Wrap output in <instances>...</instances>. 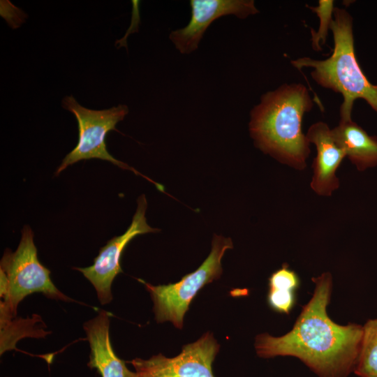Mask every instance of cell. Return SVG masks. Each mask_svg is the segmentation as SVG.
I'll return each mask as SVG.
<instances>
[{
  "label": "cell",
  "mask_w": 377,
  "mask_h": 377,
  "mask_svg": "<svg viewBox=\"0 0 377 377\" xmlns=\"http://www.w3.org/2000/svg\"><path fill=\"white\" fill-rule=\"evenodd\" d=\"M312 280L316 284L313 296L292 330L279 337L258 334L255 343L257 355L264 358L293 356L320 377H346L354 371L358 360L362 326L340 325L327 316L332 284L330 273Z\"/></svg>",
  "instance_id": "cell-1"
},
{
  "label": "cell",
  "mask_w": 377,
  "mask_h": 377,
  "mask_svg": "<svg viewBox=\"0 0 377 377\" xmlns=\"http://www.w3.org/2000/svg\"><path fill=\"white\" fill-rule=\"evenodd\" d=\"M313 105L301 83L285 84L264 94L251 111L249 131L256 146L282 163L304 170L310 143L302 131V118Z\"/></svg>",
  "instance_id": "cell-2"
},
{
  "label": "cell",
  "mask_w": 377,
  "mask_h": 377,
  "mask_svg": "<svg viewBox=\"0 0 377 377\" xmlns=\"http://www.w3.org/2000/svg\"><path fill=\"white\" fill-rule=\"evenodd\" d=\"M334 48L332 54L323 60L310 57L290 61L298 70L312 68L311 75L324 88L340 93L343 101L340 106V120H351L354 101L365 100L377 112V84H371L361 69L355 54L353 18L343 8L334 7L330 26Z\"/></svg>",
  "instance_id": "cell-3"
},
{
  "label": "cell",
  "mask_w": 377,
  "mask_h": 377,
  "mask_svg": "<svg viewBox=\"0 0 377 377\" xmlns=\"http://www.w3.org/2000/svg\"><path fill=\"white\" fill-rule=\"evenodd\" d=\"M50 271L38 260L31 228L25 226L17 249L4 251L0 263V316L15 317L20 302L29 295L41 293L48 298L74 301L51 281Z\"/></svg>",
  "instance_id": "cell-4"
},
{
  "label": "cell",
  "mask_w": 377,
  "mask_h": 377,
  "mask_svg": "<svg viewBox=\"0 0 377 377\" xmlns=\"http://www.w3.org/2000/svg\"><path fill=\"white\" fill-rule=\"evenodd\" d=\"M232 247L230 238L214 235L208 257L195 271L185 275L179 282L154 286L140 280L151 295L156 322L170 321L182 329L191 301L203 286L220 278L222 258Z\"/></svg>",
  "instance_id": "cell-5"
},
{
  "label": "cell",
  "mask_w": 377,
  "mask_h": 377,
  "mask_svg": "<svg viewBox=\"0 0 377 377\" xmlns=\"http://www.w3.org/2000/svg\"><path fill=\"white\" fill-rule=\"evenodd\" d=\"M62 106L75 115L78 124L79 138L75 147L64 157L58 167L56 175L60 174L68 166L80 161L98 158L140 175L154 183L158 190L163 191V186L154 182L126 163L114 158L107 150L105 136L110 131H117V124L122 121L128 112V108L126 105H118L106 110H94L80 105L73 96H68L63 98Z\"/></svg>",
  "instance_id": "cell-6"
},
{
  "label": "cell",
  "mask_w": 377,
  "mask_h": 377,
  "mask_svg": "<svg viewBox=\"0 0 377 377\" xmlns=\"http://www.w3.org/2000/svg\"><path fill=\"white\" fill-rule=\"evenodd\" d=\"M220 345L210 332L182 347L179 355L166 357L162 354L149 360L135 358L130 362L137 377H214L212 365Z\"/></svg>",
  "instance_id": "cell-7"
},
{
  "label": "cell",
  "mask_w": 377,
  "mask_h": 377,
  "mask_svg": "<svg viewBox=\"0 0 377 377\" xmlns=\"http://www.w3.org/2000/svg\"><path fill=\"white\" fill-rule=\"evenodd\" d=\"M147 207L145 196L141 195L138 199V207L132 222L126 231L121 235L112 237L101 248L92 265L73 268L91 282L101 304H108L112 300L111 286L116 276L122 272L121 257L127 244L137 235L159 231L147 224L145 217Z\"/></svg>",
  "instance_id": "cell-8"
},
{
  "label": "cell",
  "mask_w": 377,
  "mask_h": 377,
  "mask_svg": "<svg viewBox=\"0 0 377 377\" xmlns=\"http://www.w3.org/2000/svg\"><path fill=\"white\" fill-rule=\"evenodd\" d=\"M190 5L191 17L188 24L170 34L182 54L195 51L208 27L216 19L228 15L245 19L259 12L253 0H191Z\"/></svg>",
  "instance_id": "cell-9"
},
{
  "label": "cell",
  "mask_w": 377,
  "mask_h": 377,
  "mask_svg": "<svg viewBox=\"0 0 377 377\" xmlns=\"http://www.w3.org/2000/svg\"><path fill=\"white\" fill-rule=\"evenodd\" d=\"M306 136L316 149L312 163L311 188L319 195L330 196L339 187L336 172L346 156V153L335 141L332 129L323 121L313 124Z\"/></svg>",
  "instance_id": "cell-10"
},
{
  "label": "cell",
  "mask_w": 377,
  "mask_h": 377,
  "mask_svg": "<svg viewBox=\"0 0 377 377\" xmlns=\"http://www.w3.org/2000/svg\"><path fill=\"white\" fill-rule=\"evenodd\" d=\"M91 354L87 366L96 369L102 377H137L126 367L112 349L110 338V316L101 310L83 325Z\"/></svg>",
  "instance_id": "cell-11"
},
{
  "label": "cell",
  "mask_w": 377,
  "mask_h": 377,
  "mask_svg": "<svg viewBox=\"0 0 377 377\" xmlns=\"http://www.w3.org/2000/svg\"><path fill=\"white\" fill-rule=\"evenodd\" d=\"M332 133L359 171L377 165V136L369 135L352 119L340 120Z\"/></svg>",
  "instance_id": "cell-12"
},
{
  "label": "cell",
  "mask_w": 377,
  "mask_h": 377,
  "mask_svg": "<svg viewBox=\"0 0 377 377\" xmlns=\"http://www.w3.org/2000/svg\"><path fill=\"white\" fill-rule=\"evenodd\" d=\"M354 373L360 377H377V318L362 326V338Z\"/></svg>",
  "instance_id": "cell-13"
},
{
  "label": "cell",
  "mask_w": 377,
  "mask_h": 377,
  "mask_svg": "<svg viewBox=\"0 0 377 377\" xmlns=\"http://www.w3.org/2000/svg\"><path fill=\"white\" fill-rule=\"evenodd\" d=\"M306 6L316 13L320 18V26L318 31L313 29L311 30V40L313 49L316 51H320L322 50L320 43H325L328 30L330 29L332 22L334 8V1L320 0L318 6L311 7L308 5Z\"/></svg>",
  "instance_id": "cell-14"
}]
</instances>
